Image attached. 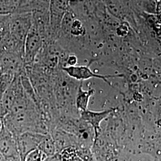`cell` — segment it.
Instances as JSON below:
<instances>
[{"label":"cell","instance_id":"1","mask_svg":"<svg viewBox=\"0 0 161 161\" xmlns=\"http://www.w3.org/2000/svg\"><path fill=\"white\" fill-rule=\"evenodd\" d=\"M3 121L4 126L16 138L28 132L48 134L46 124L35 103L23 109L8 114Z\"/></svg>","mask_w":161,"mask_h":161},{"label":"cell","instance_id":"2","mask_svg":"<svg viewBox=\"0 0 161 161\" xmlns=\"http://www.w3.org/2000/svg\"><path fill=\"white\" fill-rule=\"evenodd\" d=\"M24 54L16 52L0 53V69L2 74L22 75L26 72Z\"/></svg>","mask_w":161,"mask_h":161},{"label":"cell","instance_id":"3","mask_svg":"<svg viewBox=\"0 0 161 161\" xmlns=\"http://www.w3.org/2000/svg\"><path fill=\"white\" fill-rule=\"evenodd\" d=\"M25 94L20 75L16 76L0 100V118L2 119L10 112L17 99Z\"/></svg>","mask_w":161,"mask_h":161},{"label":"cell","instance_id":"4","mask_svg":"<svg viewBox=\"0 0 161 161\" xmlns=\"http://www.w3.org/2000/svg\"><path fill=\"white\" fill-rule=\"evenodd\" d=\"M9 25L12 36L25 44L33 25L32 13H18L10 15Z\"/></svg>","mask_w":161,"mask_h":161},{"label":"cell","instance_id":"5","mask_svg":"<svg viewBox=\"0 0 161 161\" xmlns=\"http://www.w3.org/2000/svg\"><path fill=\"white\" fill-rule=\"evenodd\" d=\"M0 152L6 161H22L19 153L17 138L4 124L0 131Z\"/></svg>","mask_w":161,"mask_h":161},{"label":"cell","instance_id":"6","mask_svg":"<svg viewBox=\"0 0 161 161\" xmlns=\"http://www.w3.org/2000/svg\"><path fill=\"white\" fill-rule=\"evenodd\" d=\"M70 9V2L67 1H50V26L55 39L60 35L61 24L64 16Z\"/></svg>","mask_w":161,"mask_h":161},{"label":"cell","instance_id":"7","mask_svg":"<svg viewBox=\"0 0 161 161\" xmlns=\"http://www.w3.org/2000/svg\"><path fill=\"white\" fill-rule=\"evenodd\" d=\"M44 46V42L36 28L32 26L25 42L24 62L25 66L32 65Z\"/></svg>","mask_w":161,"mask_h":161},{"label":"cell","instance_id":"8","mask_svg":"<svg viewBox=\"0 0 161 161\" xmlns=\"http://www.w3.org/2000/svg\"><path fill=\"white\" fill-rule=\"evenodd\" d=\"M62 70L65 74L72 79L76 80H88L90 78H98L104 80L108 84L110 85L108 79L110 78L122 77V74H118L114 75H102L95 74L93 72L89 66H66L62 68Z\"/></svg>","mask_w":161,"mask_h":161},{"label":"cell","instance_id":"9","mask_svg":"<svg viewBox=\"0 0 161 161\" xmlns=\"http://www.w3.org/2000/svg\"><path fill=\"white\" fill-rule=\"evenodd\" d=\"M46 134L35 132L23 133L17 138L19 153L22 161H25L26 156L38 147Z\"/></svg>","mask_w":161,"mask_h":161},{"label":"cell","instance_id":"10","mask_svg":"<svg viewBox=\"0 0 161 161\" xmlns=\"http://www.w3.org/2000/svg\"><path fill=\"white\" fill-rule=\"evenodd\" d=\"M114 110L113 109L104 110L100 112H94L89 110L80 112V120L90 125L93 128L95 138L99 134L100 124Z\"/></svg>","mask_w":161,"mask_h":161},{"label":"cell","instance_id":"11","mask_svg":"<svg viewBox=\"0 0 161 161\" xmlns=\"http://www.w3.org/2000/svg\"><path fill=\"white\" fill-rule=\"evenodd\" d=\"M56 146L57 152H60L68 147H80V145L76 139L71 134L62 131H56L52 134Z\"/></svg>","mask_w":161,"mask_h":161},{"label":"cell","instance_id":"12","mask_svg":"<svg viewBox=\"0 0 161 161\" xmlns=\"http://www.w3.org/2000/svg\"><path fill=\"white\" fill-rule=\"evenodd\" d=\"M9 18L10 16L0 15V53L7 50L13 40L10 29Z\"/></svg>","mask_w":161,"mask_h":161},{"label":"cell","instance_id":"13","mask_svg":"<svg viewBox=\"0 0 161 161\" xmlns=\"http://www.w3.org/2000/svg\"><path fill=\"white\" fill-rule=\"evenodd\" d=\"M94 90H84L82 81L77 89L75 96V104L76 108L81 112L88 110V106L89 103L90 98L94 94Z\"/></svg>","mask_w":161,"mask_h":161},{"label":"cell","instance_id":"14","mask_svg":"<svg viewBox=\"0 0 161 161\" xmlns=\"http://www.w3.org/2000/svg\"><path fill=\"white\" fill-rule=\"evenodd\" d=\"M38 149L47 158L54 155L58 153L54 141L50 134H46L38 147Z\"/></svg>","mask_w":161,"mask_h":161},{"label":"cell","instance_id":"15","mask_svg":"<svg viewBox=\"0 0 161 161\" xmlns=\"http://www.w3.org/2000/svg\"><path fill=\"white\" fill-rule=\"evenodd\" d=\"M62 161H82L77 155L76 148L68 147L58 152Z\"/></svg>","mask_w":161,"mask_h":161},{"label":"cell","instance_id":"16","mask_svg":"<svg viewBox=\"0 0 161 161\" xmlns=\"http://www.w3.org/2000/svg\"><path fill=\"white\" fill-rule=\"evenodd\" d=\"M15 76L12 74H2L0 76V100L7 90L11 85Z\"/></svg>","mask_w":161,"mask_h":161},{"label":"cell","instance_id":"17","mask_svg":"<svg viewBox=\"0 0 161 161\" xmlns=\"http://www.w3.org/2000/svg\"><path fill=\"white\" fill-rule=\"evenodd\" d=\"M84 28L82 25V23L80 20L75 18L74 20L72 23L69 34L66 35H72V36H77L84 34Z\"/></svg>","mask_w":161,"mask_h":161},{"label":"cell","instance_id":"18","mask_svg":"<svg viewBox=\"0 0 161 161\" xmlns=\"http://www.w3.org/2000/svg\"><path fill=\"white\" fill-rule=\"evenodd\" d=\"M76 152L82 161H96L90 147H80L76 148Z\"/></svg>","mask_w":161,"mask_h":161},{"label":"cell","instance_id":"19","mask_svg":"<svg viewBox=\"0 0 161 161\" xmlns=\"http://www.w3.org/2000/svg\"><path fill=\"white\" fill-rule=\"evenodd\" d=\"M47 158L40 150L37 149L29 153L25 161H44Z\"/></svg>","mask_w":161,"mask_h":161},{"label":"cell","instance_id":"20","mask_svg":"<svg viewBox=\"0 0 161 161\" xmlns=\"http://www.w3.org/2000/svg\"><path fill=\"white\" fill-rule=\"evenodd\" d=\"M77 58L75 56V55H69L66 60V64H68L67 66H74L76 65L77 64Z\"/></svg>","mask_w":161,"mask_h":161},{"label":"cell","instance_id":"21","mask_svg":"<svg viewBox=\"0 0 161 161\" xmlns=\"http://www.w3.org/2000/svg\"><path fill=\"white\" fill-rule=\"evenodd\" d=\"M3 125V119L0 118V131H1V130Z\"/></svg>","mask_w":161,"mask_h":161},{"label":"cell","instance_id":"22","mask_svg":"<svg viewBox=\"0 0 161 161\" xmlns=\"http://www.w3.org/2000/svg\"><path fill=\"white\" fill-rule=\"evenodd\" d=\"M2 75V74H1V69H0V76H1V75Z\"/></svg>","mask_w":161,"mask_h":161}]
</instances>
